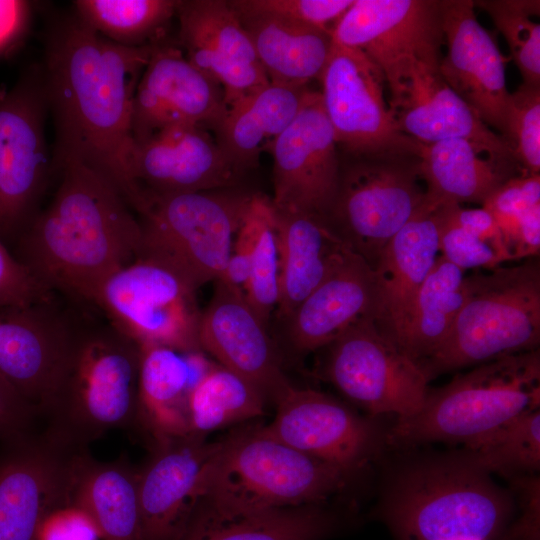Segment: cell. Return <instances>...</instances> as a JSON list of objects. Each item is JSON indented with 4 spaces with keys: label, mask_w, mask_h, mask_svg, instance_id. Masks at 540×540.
I'll return each instance as SVG.
<instances>
[{
    "label": "cell",
    "mask_w": 540,
    "mask_h": 540,
    "mask_svg": "<svg viewBox=\"0 0 540 540\" xmlns=\"http://www.w3.org/2000/svg\"><path fill=\"white\" fill-rule=\"evenodd\" d=\"M226 110L220 85L195 67L180 48L159 42L134 94V143L174 125L214 130Z\"/></svg>",
    "instance_id": "obj_20"
},
{
    "label": "cell",
    "mask_w": 540,
    "mask_h": 540,
    "mask_svg": "<svg viewBox=\"0 0 540 540\" xmlns=\"http://www.w3.org/2000/svg\"><path fill=\"white\" fill-rule=\"evenodd\" d=\"M386 84L396 125L414 141L466 139L496 161L510 166L518 163L510 145L446 83L438 63L414 60Z\"/></svg>",
    "instance_id": "obj_18"
},
{
    "label": "cell",
    "mask_w": 540,
    "mask_h": 540,
    "mask_svg": "<svg viewBox=\"0 0 540 540\" xmlns=\"http://www.w3.org/2000/svg\"><path fill=\"white\" fill-rule=\"evenodd\" d=\"M337 145L320 93L308 89L296 117L269 149L274 208L327 219L341 173Z\"/></svg>",
    "instance_id": "obj_17"
},
{
    "label": "cell",
    "mask_w": 540,
    "mask_h": 540,
    "mask_svg": "<svg viewBox=\"0 0 540 540\" xmlns=\"http://www.w3.org/2000/svg\"><path fill=\"white\" fill-rule=\"evenodd\" d=\"M455 224L477 236L497 250L506 261H512L493 214L484 208H463L458 204L438 207Z\"/></svg>",
    "instance_id": "obj_47"
},
{
    "label": "cell",
    "mask_w": 540,
    "mask_h": 540,
    "mask_svg": "<svg viewBox=\"0 0 540 540\" xmlns=\"http://www.w3.org/2000/svg\"><path fill=\"white\" fill-rule=\"evenodd\" d=\"M474 1H440L446 53L439 72L446 83L505 140L510 92L505 58L495 39L477 20Z\"/></svg>",
    "instance_id": "obj_21"
},
{
    "label": "cell",
    "mask_w": 540,
    "mask_h": 540,
    "mask_svg": "<svg viewBox=\"0 0 540 540\" xmlns=\"http://www.w3.org/2000/svg\"><path fill=\"white\" fill-rule=\"evenodd\" d=\"M482 205L495 218L519 216L540 206V174H521L509 178Z\"/></svg>",
    "instance_id": "obj_44"
},
{
    "label": "cell",
    "mask_w": 540,
    "mask_h": 540,
    "mask_svg": "<svg viewBox=\"0 0 540 540\" xmlns=\"http://www.w3.org/2000/svg\"><path fill=\"white\" fill-rule=\"evenodd\" d=\"M337 144L366 159L418 155L420 143L397 127L384 95V74L361 51L333 43L319 78Z\"/></svg>",
    "instance_id": "obj_12"
},
{
    "label": "cell",
    "mask_w": 540,
    "mask_h": 540,
    "mask_svg": "<svg viewBox=\"0 0 540 540\" xmlns=\"http://www.w3.org/2000/svg\"><path fill=\"white\" fill-rule=\"evenodd\" d=\"M156 44H115L73 16L54 27L46 48L43 86L56 127L54 166L77 162L92 169L136 214L143 193L130 170L133 99Z\"/></svg>",
    "instance_id": "obj_1"
},
{
    "label": "cell",
    "mask_w": 540,
    "mask_h": 540,
    "mask_svg": "<svg viewBox=\"0 0 540 540\" xmlns=\"http://www.w3.org/2000/svg\"><path fill=\"white\" fill-rule=\"evenodd\" d=\"M60 183L12 253L46 292L93 305L101 284L140 252L141 226L122 195L77 163L57 166Z\"/></svg>",
    "instance_id": "obj_2"
},
{
    "label": "cell",
    "mask_w": 540,
    "mask_h": 540,
    "mask_svg": "<svg viewBox=\"0 0 540 540\" xmlns=\"http://www.w3.org/2000/svg\"><path fill=\"white\" fill-rule=\"evenodd\" d=\"M350 475L254 427L220 440L206 465L197 509L239 515L320 505Z\"/></svg>",
    "instance_id": "obj_3"
},
{
    "label": "cell",
    "mask_w": 540,
    "mask_h": 540,
    "mask_svg": "<svg viewBox=\"0 0 540 540\" xmlns=\"http://www.w3.org/2000/svg\"><path fill=\"white\" fill-rule=\"evenodd\" d=\"M376 301L375 271L352 252L283 322L287 340L301 354L328 346L358 319L374 318Z\"/></svg>",
    "instance_id": "obj_27"
},
{
    "label": "cell",
    "mask_w": 540,
    "mask_h": 540,
    "mask_svg": "<svg viewBox=\"0 0 540 540\" xmlns=\"http://www.w3.org/2000/svg\"><path fill=\"white\" fill-rule=\"evenodd\" d=\"M140 348L110 324L82 327L48 415L47 431L81 449L110 429L136 422Z\"/></svg>",
    "instance_id": "obj_7"
},
{
    "label": "cell",
    "mask_w": 540,
    "mask_h": 540,
    "mask_svg": "<svg viewBox=\"0 0 540 540\" xmlns=\"http://www.w3.org/2000/svg\"><path fill=\"white\" fill-rule=\"evenodd\" d=\"M238 18L270 83L301 88L319 80L333 46L330 33L272 16Z\"/></svg>",
    "instance_id": "obj_33"
},
{
    "label": "cell",
    "mask_w": 540,
    "mask_h": 540,
    "mask_svg": "<svg viewBox=\"0 0 540 540\" xmlns=\"http://www.w3.org/2000/svg\"><path fill=\"white\" fill-rule=\"evenodd\" d=\"M234 241L249 249L251 274L244 294L268 326L279 298V250L270 198L261 193L252 194Z\"/></svg>",
    "instance_id": "obj_38"
},
{
    "label": "cell",
    "mask_w": 540,
    "mask_h": 540,
    "mask_svg": "<svg viewBox=\"0 0 540 540\" xmlns=\"http://www.w3.org/2000/svg\"><path fill=\"white\" fill-rule=\"evenodd\" d=\"M540 407L539 349L474 366L428 391L420 410L397 418L388 440L397 445H467Z\"/></svg>",
    "instance_id": "obj_5"
},
{
    "label": "cell",
    "mask_w": 540,
    "mask_h": 540,
    "mask_svg": "<svg viewBox=\"0 0 540 540\" xmlns=\"http://www.w3.org/2000/svg\"><path fill=\"white\" fill-rule=\"evenodd\" d=\"M354 0H234L228 1L238 17L272 16L332 34Z\"/></svg>",
    "instance_id": "obj_42"
},
{
    "label": "cell",
    "mask_w": 540,
    "mask_h": 540,
    "mask_svg": "<svg viewBox=\"0 0 540 540\" xmlns=\"http://www.w3.org/2000/svg\"><path fill=\"white\" fill-rule=\"evenodd\" d=\"M540 264L535 258L467 276L465 302L440 347L419 365L445 372L539 349Z\"/></svg>",
    "instance_id": "obj_6"
},
{
    "label": "cell",
    "mask_w": 540,
    "mask_h": 540,
    "mask_svg": "<svg viewBox=\"0 0 540 540\" xmlns=\"http://www.w3.org/2000/svg\"><path fill=\"white\" fill-rule=\"evenodd\" d=\"M140 348L136 421L155 443L190 436V394L216 363L203 351H182L166 346Z\"/></svg>",
    "instance_id": "obj_28"
},
{
    "label": "cell",
    "mask_w": 540,
    "mask_h": 540,
    "mask_svg": "<svg viewBox=\"0 0 540 540\" xmlns=\"http://www.w3.org/2000/svg\"><path fill=\"white\" fill-rule=\"evenodd\" d=\"M253 193L239 187L171 194H144L138 212V256L160 261L197 289L216 281L233 249Z\"/></svg>",
    "instance_id": "obj_8"
},
{
    "label": "cell",
    "mask_w": 540,
    "mask_h": 540,
    "mask_svg": "<svg viewBox=\"0 0 540 540\" xmlns=\"http://www.w3.org/2000/svg\"><path fill=\"white\" fill-rule=\"evenodd\" d=\"M328 346L324 374L353 403L372 415L392 413L397 418L420 410L428 377L372 316L352 323Z\"/></svg>",
    "instance_id": "obj_10"
},
{
    "label": "cell",
    "mask_w": 540,
    "mask_h": 540,
    "mask_svg": "<svg viewBox=\"0 0 540 540\" xmlns=\"http://www.w3.org/2000/svg\"><path fill=\"white\" fill-rule=\"evenodd\" d=\"M435 217L439 252L450 263L465 271L476 268L492 270L507 262L490 244L455 224L440 208L435 209Z\"/></svg>",
    "instance_id": "obj_43"
},
{
    "label": "cell",
    "mask_w": 540,
    "mask_h": 540,
    "mask_svg": "<svg viewBox=\"0 0 540 540\" xmlns=\"http://www.w3.org/2000/svg\"><path fill=\"white\" fill-rule=\"evenodd\" d=\"M307 90L269 82L227 108L214 129L215 140L240 172L254 168L260 154L269 152L296 117Z\"/></svg>",
    "instance_id": "obj_32"
},
{
    "label": "cell",
    "mask_w": 540,
    "mask_h": 540,
    "mask_svg": "<svg viewBox=\"0 0 540 540\" xmlns=\"http://www.w3.org/2000/svg\"><path fill=\"white\" fill-rule=\"evenodd\" d=\"M197 290L172 267L137 256L101 284L93 305L108 324L139 347L202 351Z\"/></svg>",
    "instance_id": "obj_9"
},
{
    "label": "cell",
    "mask_w": 540,
    "mask_h": 540,
    "mask_svg": "<svg viewBox=\"0 0 540 540\" xmlns=\"http://www.w3.org/2000/svg\"><path fill=\"white\" fill-rule=\"evenodd\" d=\"M274 405L275 416L263 430L300 452L350 474L376 453L373 423L323 392L290 384Z\"/></svg>",
    "instance_id": "obj_19"
},
{
    "label": "cell",
    "mask_w": 540,
    "mask_h": 540,
    "mask_svg": "<svg viewBox=\"0 0 540 540\" xmlns=\"http://www.w3.org/2000/svg\"><path fill=\"white\" fill-rule=\"evenodd\" d=\"M130 170L143 195L238 187L244 175L206 129L191 125L166 127L134 143Z\"/></svg>",
    "instance_id": "obj_24"
},
{
    "label": "cell",
    "mask_w": 540,
    "mask_h": 540,
    "mask_svg": "<svg viewBox=\"0 0 540 540\" xmlns=\"http://www.w3.org/2000/svg\"><path fill=\"white\" fill-rule=\"evenodd\" d=\"M38 413L0 376V442L31 432Z\"/></svg>",
    "instance_id": "obj_48"
},
{
    "label": "cell",
    "mask_w": 540,
    "mask_h": 540,
    "mask_svg": "<svg viewBox=\"0 0 540 540\" xmlns=\"http://www.w3.org/2000/svg\"><path fill=\"white\" fill-rule=\"evenodd\" d=\"M179 43L186 58L222 88L228 108L269 80L228 1H179Z\"/></svg>",
    "instance_id": "obj_22"
},
{
    "label": "cell",
    "mask_w": 540,
    "mask_h": 540,
    "mask_svg": "<svg viewBox=\"0 0 540 540\" xmlns=\"http://www.w3.org/2000/svg\"><path fill=\"white\" fill-rule=\"evenodd\" d=\"M461 455L403 471L383 517L401 540H498L511 522V498Z\"/></svg>",
    "instance_id": "obj_4"
},
{
    "label": "cell",
    "mask_w": 540,
    "mask_h": 540,
    "mask_svg": "<svg viewBox=\"0 0 540 540\" xmlns=\"http://www.w3.org/2000/svg\"><path fill=\"white\" fill-rule=\"evenodd\" d=\"M274 213L279 250L276 311L284 322L353 251L325 217L276 208Z\"/></svg>",
    "instance_id": "obj_29"
},
{
    "label": "cell",
    "mask_w": 540,
    "mask_h": 540,
    "mask_svg": "<svg viewBox=\"0 0 540 540\" xmlns=\"http://www.w3.org/2000/svg\"><path fill=\"white\" fill-rule=\"evenodd\" d=\"M334 523L320 505L239 515L197 509L180 540H322L333 531Z\"/></svg>",
    "instance_id": "obj_34"
},
{
    "label": "cell",
    "mask_w": 540,
    "mask_h": 540,
    "mask_svg": "<svg viewBox=\"0 0 540 540\" xmlns=\"http://www.w3.org/2000/svg\"><path fill=\"white\" fill-rule=\"evenodd\" d=\"M266 403L253 384L215 363L190 394V436L205 438L212 431L262 416Z\"/></svg>",
    "instance_id": "obj_36"
},
{
    "label": "cell",
    "mask_w": 540,
    "mask_h": 540,
    "mask_svg": "<svg viewBox=\"0 0 540 540\" xmlns=\"http://www.w3.org/2000/svg\"><path fill=\"white\" fill-rule=\"evenodd\" d=\"M467 294L465 271L441 255L421 285L400 342V349L420 363L444 342Z\"/></svg>",
    "instance_id": "obj_35"
},
{
    "label": "cell",
    "mask_w": 540,
    "mask_h": 540,
    "mask_svg": "<svg viewBox=\"0 0 540 540\" xmlns=\"http://www.w3.org/2000/svg\"><path fill=\"white\" fill-rule=\"evenodd\" d=\"M267 327L242 289L215 281L212 298L201 313L198 339L204 353L249 381L274 404L291 383Z\"/></svg>",
    "instance_id": "obj_23"
},
{
    "label": "cell",
    "mask_w": 540,
    "mask_h": 540,
    "mask_svg": "<svg viewBox=\"0 0 540 540\" xmlns=\"http://www.w3.org/2000/svg\"><path fill=\"white\" fill-rule=\"evenodd\" d=\"M30 15L29 2L0 0V54L20 41L28 27Z\"/></svg>",
    "instance_id": "obj_50"
},
{
    "label": "cell",
    "mask_w": 540,
    "mask_h": 540,
    "mask_svg": "<svg viewBox=\"0 0 540 540\" xmlns=\"http://www.w3.org/2000/svg\"><path fill=\"white\" fill-rule=\"evenodd\" d=\"M505 141L524 173L540 171V86L522 83L510 93Z\"/></svg>",
    "instance_id": "obj_41"
},
{
    "label": "cell",
    "mask_w": 540,
    "mask_h": 540,
    "mask_svg": "<svg viewBox=\"0 0 540 540\" xmlns=\"http://www.w3.org/2000/svg\"><path fill=\"white\" fill-rule=\"evenodd\" d=\"M96 537H99L97 530L86 514L68 504L45 519L38 540H94Z\"/></svg>",
    "instance_id": "obj_49"
},
{
    "label": "cell",
    "mask_w": 540,
    "mask_h": 540,
    "mask_svg": "<svg viewBox=\"0 0 540 540\" xmlns=\"http://www.w3.org/2000/svg\"><path fill=\"white\" fill-rule=\"evenodd\" d=\"M394 159H366L341 171L327 216L334 231L373 269L425 201L416 165Z\"/></svg>",
    "instance_id": "obj_11"
},
{
    "label": "cell",
    "mask_w": 540,
    "mask_h": 540,
    "mask_svg": "<svg viewBox=\"0 0 540 540\" xmlns=\"http://www.w3.org/2000/svg\"><path fill=\"white\" fill-rule=\"evenodd\" d=\"M417 172L426 183L424 203L436 209L465 202L483 203L514 172L461 138L421 144Z\"/></svg>",
    "instance_id": "obj_31"
},
{
    "label": "cell",
    "mask_w": 540,
    "mask_h": 540,
    "mask_svg": "<svg viewBox=\"0 0 540 540\" xmlns=\"http://www.w3.org/2000/svg\"><path fill=\"white\" fill-rule=\"evenodd\" d=\"M464 446L461 456L488 474L514 479L529 476L540 467V409L524 413Z\"/></svg>",
    "instance_id": "obj_39"
},
{
    "label": "cell",
    "mask_w": 540,
    "mask_h": 540,
    "mask_svg": "<svg viewBox=\"0 0 540 540\" xmlns=\"http://www.w3.org/2000/svg\"><path fill=\"white\" fill-rule=\"evenodd\" d=\"M512 261L532 259L540 252V206L514 217L495 218Z\"/></svg>",
    "instance_id": "obj_46"
},
{
    "label": "cell",
    "mask_w": 540,
    "mask_h": 540,
    "mask_svg": "<svg viewBox=\"0 0 540 540\" xmlns=\"http://www.w3.org/2000/svg\"><path fill=\"white\" fill-rule=\"evenodd\" d=\"M43 81L25 77L0 93V238L10 247L38 213L53 163L44 130Z\"/></svg>",
    "instance_id": "obj_13"
},
{
    "label": "cell",
    "mask_w": 540,
    "mask_h": 540,
    "mask_svg": "<svg viewBox=\"0 0 540 540\" xmlns=\"http://www.w3.org/2000/svg\"><path fill=\"white\" fill-rule=\"evenodd\" d=\"M439 255L435 209L424 203L389 241L374 268L377 281L374 320L398 347L415 297Z\"/></svg>",
    "instance_id": "obj_26"
},
{
    "label": "cell",
    "mask_w": 540,
    "mask_h": 540,
    "mask_svg": "<svg viewBox=\"0 0 540 540\" xmlns=\"http://www.w3.org/2000/svg\"><path fill=\"white\" fill-rule=\"evenodd\" d=\"M53 295L38 285L0 238V307L26 305Z\"/></svg>",
    "instance_id": "obj_45"
},
{
    "label": "cell",
    "mask_w": 540,
    "mask_h": 540,
    "mask_svg": "<svg viewBox=\"0 0 540 540\" xmlns=\"http://www.w3.org/2000/svg\"><path fill=\"white\" fill-rule=\"evenodd\" d=\"M219 441L188 436L155 443L138 470L143 540H180L200 501L201 480Z\"/></svg>",
    "instance_id": "obj_25"
},
{
    "label": "cell",
    "mask_w": 540,
    "mask_h": 540,
    "mask_svg": "<svg viewBox=\"0 0 540 540\" xmlns=\"http://www.w3.org/2000/svg\"><path fill=\"white\" fill-rule=\"evenodd\" d=\"M48 432L0 445V540H38L45 519L69 504L75 452Z\"/></svg>",
    "instance_id": "obj_15"
},
{
    "label": "cell",
    "mask_w": 540,
    "mask_h": 540,
    "mask_svg": "<svg viewBox=\"0 0 540 540\" xmlns=\"http://www.w3.org/2000/svg\"><path fill=\"white\" fill-rule=\"evenodd\" d=\"M331 36L334 44L361 51L387 82L414 60L439 64L440 1L354 0Z\"/></svg>",
    "instance_id": "obj_16"
},
{
    "label": "cell",
    "mask_w": 540,
    "mask_h": 540,
    "mask_svg": "<svg viewBox=\"0 0 540 540\" xmlns=\"http://www.w3.org/2000/svg\"><path fill=\"white\" fill-rule=\"evenodd\" d=\"M174 0H77L75 16L103 38L125 47L160 42L176 15Z\"/></svg>",
    "instance_id": "obj_37"
},
{
    "label": "cell",
    "mask_w": 540,
    "mask_h": 540,
    "mask_svg": "<svg viewBox=\"0 0 540 540\" xmlns=\"http://www.w3.org/2000/svg\"><path fill=\"white\" fill-rule=\"evenodd\" d=\"M474 6L482 8L504 36L523 83L540 86V25L531 19L539 15L535 0H485Z\"/></svg>",
    "instance_id": "obj_40"
},
{
    "label": "cell",
    "mask_w": 540,
    "mask_h": 540,
    "mask_svg": "<svg viewBox=\"0 0 540 540\" xmlns=\"http://www.w3.org/2000/svg\"><path fill=\"white\" fill-rule=\"evenodd\" d=\"M56 295L0 307V376L39 414H49L81 331Z\"/></svg>",
    "instance_id": "obj_14"
},
{
    "label": "cell",
    "mask_w": 540,
    "mask_h": 540,
    "mask_svg": "<svg viewBox=\"0 0 540 540\" xmlns=\"http://www.w3.org/2000/svg\"><path fill=\"white\" fill-rule=\"evenodd\" d=\"M69 505L86 514L102 540H143L138 470L124 460L101 462L78 449Z\"/></svg>",
    "instance_id": "obj_30"
}]
</instances>
